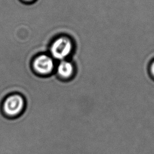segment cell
<instances>
[{
    "label": "cell",
    "instance_id": "cell-1",
    "mask_svg": "<svg viewBox=\"0 0 154 154\" xmlns=\"http://www.w3.org/2000/svg\"><path fill=\"white\" fill-rule=\"evenodd\" d=\"M26 106L25 97L20 93H14L7 95L2 101L1 111L8 119H15L21 116Z\"/></svg>",
    "mask_w": 154,
    "mask_h": 154
},
{
    "label": "cell",
    "instance_id": "cell-2",
    "mask_svg": "<svg viewBox=\"0 0 154 154\" xmlns=\"http://www.w3.org/2000/svg\"><path fill=\"white\" fill-rule=\"evenodd\" d=\"M50 54L57 60H63L67 57L73 50V43L69 37L61 36L54 40L51 43Z\"/></svg>",
    "mask_w": 154,
    "mask_h": 154
},
{
    "label": "cell",
    "instance_id": "cell-3",
    "mask_svg": "<svg viewBox=\"0 0 154 154\" xmlns=\"http://www.w3.org/2000/svg\"><path fill=\"white\" fill-rule=\"evenodd\" d=\"M32 68L38 75L45 76L52 72L54 63L51 57L46 54H40L34 58Z\"/></svg>",
    "mask_w": 154,
    "mask_h": 154
},
{
    "label": "cell",
    "instance_id": "cell-4",
    "mask_svg": "<svg viewBox=\"0 0 154 154\" xmlns=\"http://www.w3.org/2000/svg\"><path fill=\"white\" fill-rule=\"evenodd\" d=\"M57 75L61 78L68 79L75 74V67L73 63L66 60H62L57 66Z\"/></svg>",
    "mask_w": 154,
    "mask_h": 154
},
{
    "label": "cell",
    "instance_id": "cell-5",
    "mask_svg": "<svg viewBox=\"0 0 154 154\" xmlns=\"http://www.w3.org/2000/svg\"><path fill=\"white\" fill-rule=\"evenodd\" d=\"M149 72L151 77L154 79V59L150 62L149 64Z\"/></svg>",
    "mask_w": 154,
    "mask_h": 154
},
{
    "label": "cell",
    "instance_id": "cell-6",
    "mask_svg": "<svg viewBox=\"0 0 154 154\" xmlns=\"http://www.w3.org/2000/svg\"><path fill=\"white\" fill-rule=\"evenodd\" d=\"M35 0H22L23 2H32V1H34Z\"/></svg>",
    "mask_w": 154,
    "mask_h": 154
}]
</instances>
